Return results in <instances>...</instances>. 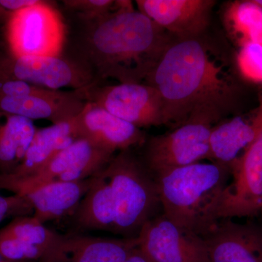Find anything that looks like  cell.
<instances>
[{
  "label": "cell",
  "mask_w": 262,
  "mask_h": 262,
  "mask_svg": "<svg viewBox=\"0 0 262 262\" xmlns=\"http://www.w3.org/2000/svg\"><path fill=\"white\" fill-rule=\"evenodd\" d=\"M74 21L63 55L87 70L93 84L106 79L143 83L176 40L131 1L99 18Z\"/></svg>",
  "instance_id": "obj_1"
},
{
  "label": "cell",
  "mask_w": 262,
  "mask_h": 262,
  "mask_svg": "<svg viewBox=\"0 0 262 262\" xmlns=\"http://www.w3.org/2000/svg\"><path fill=\"white\" fill-rule=\"evenodd\" d=\"M144 82L160 94L164 125L173 127L215 124L239 96L237 84L198 38L174 40Z\"/></svg>",
  "instance_id": "obj_2"
},
{
  "label": "cell",
  "mask_w": 262,
  "mask_h": 262,
  "mask_svg": "<svg viewBox=\"0 0 262 262\" xmlns=\"http://www.w3.org/2000/svg\"><path fill=\"white\" fill-rule=\"evenodd\" d=\"M230 176V169L213 162H201L155 176L163 214L203 237L220 221L219 206Z\"/></svg>",
  "instance_id": "obj_3"
},
{
  "label": "cell",
  "mask_w": 262,
  "mask_h": 262,
  "mask_svg": "<svg viewBox=\"0 0 262 262\" xmlns=\"http://www.w3.org/2000/svg\"><path fill=\"white\" fill-rule=\"evenodd\" d=\"M115 203V232L123 237H137L160 206L152 174L130 150L120 151L104 169Z\"/></svg>",
  "instance_id": "obj_4"
},
{
  "label": "cell",
  "mask_w": 262,
  "mask_h": 262,
  "mask_svg": "<svg viewBox=\"0 0 262 262\" xmlns=\"http://www.w3.org/2000/svg\"><path fill=\"white\" fill-rule=\"evenodd\" d=\"M5 48L17 57L60 56L64 51L67 26L51 3L37 4L10 13L5 21Z\"/></svg>",
  "instance_id": "obj_5"
},
{
  "label": "cell",
  "mask_w": 262,
  "mask_h": 262,
  "mask_svg": "<svg viewBox=\"0 0 262 262\" xmlns=\"http://www.w3.org/2000/svg\"><path fill=\"white\" fill-rule=\"evenodd\" d=\"M114 155L80 138L30 177L19 179L0 174V189L20 195L49 183L87 180L101 173Z\"/></svg>",
  "instance_id": "obj_6"
},
{
  "label": "cell",
  "mask_w": 262,
  "mask_h": 262,
  "mask_svg": "<svg viewBox=\"0 0 262 262\" xmlns=\"http://www.w3.org/2000/svg\"><path fill=\"white\" fill-rule=\"evenodd\" d=\"M256 139L230 167V180L219 206V220L252 217L262 211V93Z\"/></svg>",
  "instance_id": "obj_7"
},
{
  "label": "cell",
  "mask_w": 262,
  "mask_h": 262,
  "mask_svg": "<svg viewBox=\"0 0 262 262\" xmlns=\"http://www.w3.org/2000/svg\"><path fill=\"white\" fill-rule=\"evenodd\" d=\"M77 91L85 102L94 103L139 128L164 125L160 94L145 82L91 84Z\"/></svg>",
  "instance_id": "obj_8"
},
{
  "label": "cell",
  "mask_w": 262,
  "mask_h": 262,
  "mask_svg": "<svg viewBox=\"0 0 262 262\" xmlns=\"http://www.w3.org/2000/svg\"><path fill=\"white\" fill-rule=\"evenodd\" d=\"M214 124L189 121L146 141L144 165L152 174L208 160L210 136Z\"/></svg>",
  "instance_id": "obj_9"
},
{
  "label": "cell",
  "mask_w": 262,
  "mask_h": 262,
  "mask_svg": "<svg viewBox=\"0 0 262 262\" xmlns=\"http://www.w3.org/2000/svg\"><path fill=\"white\" fill-rule=\"evenodd\" d=\"M0 74L53 91H77L94 84L87 70L63 55L17 57L5 48H0Z\"/></svg>",
  "instance_id": "obj_10"
},
{
  "label": "cell",
  "mask_w": 262,
  "mask_h": 262,
  "mask_svg": "<svg viewBox=\"0 0 262 262\" xmlns=\"http://www.w3.org/2000/svg\"><path fill=\"white\" fill-rule=\"evenodd\" d=\"M137 237L139 249L151 262H210L203 237L163 213L148 221Z\"/></svg>",
  "instance_id": "obj_11"
},
{
  "label": "cell",
  "mask_w": 262,
  "mask_h": 262,
  "mask_svg": "<svg viewBox=\"0 0 262 262\" xmlns=\"http://www.w3.org/2000/svg\"><path fill=\"white\" fill-rule=\"evenodd\" d=\"M138 10L177 40L198 39L206 30L213 0H137Z\"/></svg>",
  "instance_id": "obj_12"
},
{
  "label": "cell",
  "mask_w": 262,
  "mask_h": 262,
  "mask_svg": "<svg viewBox=\"0 0 262 262\" xmlns=\"http://www.w3.org/2000/svg\"><path fill=\"white\" fill-rule=\"evenodd\" d=\"M76 134L100 149L115 155L144 145L145 134L93 103L86 102L75 117Z\"/></svg>",
  "instance_id": "obj_13"
},
{
  "label": "cell",
  "mask_w": 262,
  "mask_h": 262,
  "mask_svg": "<svg viewBox=\"0 0 262 262\" xmlns=\"http://www.w3.org/2000/svg\"><path fill=\"white\" fill-rule=\"evenodd\" d=\"M203 238L210 262H262V227L256 225L223 219Z\"/></svg>",
  "instance_id": "obj_14"
},
{
  "label": "cell",
  "mask_w": 262,
  "mask_h": 262,
  "mask_svg": "<svg viewBox=\"0 0 262 262\" xmlns=\"http://www.w3.org/2000/svg\"><path fill=\"white\" fill-rule=\"evenodd\" d=\"M85 101L77 91L46 90L18 98H0V112L26 117L33 121L46 120L52 124L68 121L83 110Z\"/></svg>",
  "instance_id": "obj_15"
},
{
  "label": "cell",
  "mask_w": 262,
  "mask_h": 262,
  "mask_svg": "<svg viewBox=\"0 0 262 262\" xmlns=\"http://www.w3.org/2000/svg\"><path fill=\"white\" fill-rule=\"evenodd\" d=\"M96 177L75 182H53L22 193L34 210L33 216L46 224L75 214Z\"/></svg>",
  "instance_id": "obj_16"
},
{
  "label": "cell",
  "mask_w": 262,
  "mask_h": 262,
  "mask_svg": "<svg viewBox=\"0 0 262 262\" xmlns=\"http://www.w3.org/2000/svg\"><path fill=\"white\" fill-rule=\"evenodd\" d=\"M138 247V237L64 235L50 262H125Z\"/></svg>",
  "instance_id": "obj_17"
},
{
  "label": "cell",
  "mask_w": 262,
  "mask_h": 262,
  "mask_svg": "<svg viewBox=\"0 0 262 262\" xmlns=\"http://www.w3.org/2000/svg\"><path fill=\"white\" fill-rule=\"evenodd\" d=\"M255 114L251 120L236 116L215 125L210 136L208 160L230 169L256 139L258 119Z\"/></svg>",
  "instance_id": "obj_18"
},
{
  "label": "cell",
  "mask_w": 262,
  "mask_h": 262,
  "mask_svg": "<svg viewBox=\"0 0 262 262\" xmlns=\"http://www.w3.org/2000/svg\"><path fill=\"white\" fill-rule=\"evenodd\" d=\"M75 119L37 129L23 162L14 173L8 176L19 179L30 177L77 140Z\"/></svg>",
  "instance_id": "obj_19"
},
{
  "label": "cell",
  "mask_w": 262,
  "mask_h": 262,
  "mask_svg": "<svg viewBox=\"0 0 262 262\" xmlns=\"http://www.w3.org/2000/svg\"><path fill=\"white\" fill-rule=\"evenodd\" d=\"M104 169L96 176L73 216L80 228L114 233L116 213L111 186Z\"/></svg>",
  "instance_id": "obj_20"
},
{
  "label": "cell",
  "mask_w": 262,
  "mask_h": 262,
  "mask_svg": "<svg viewBox=\"0 0 262 262\" xmlns=\"http://www.w3.org/2000/svg\"><path fill=\"white\" fill-rule=\"evenodd\" d=\"M37 128L32 120L0 112V174L14 173L25 158Z\"/></svg>",
  "instance_id": "obj_21"
},
{
  "label": "cell",
  "mask_w": 262,
  "mask_h": 262,
  "mask_svg": "<svg viewBox=\"0 0 262 262\" xmlns=\"http://www.w3.org/2000/svg\"><path fill=\"white\" fill-rule=\"evenodd\" d=\"M224 20L229 35L238 48L251 43H262V7L256 0L229 3Z\"/></svg>",
  "instance_id": "obj_22"
},
{
  "label": "cell",
  "mask_w": 262,
  "mask_h": 262,
  "mask_svg": "<svg viewBox=\"0 0 262 262\" xmlns=\"http://www.w3.org/2000/svg\"><path fill=\"white\" fill-rule=\"evenodd\" d=\"M0 237L18 239L41 248L49 254V262L61 246L64 235L48 229L33 215H23L13 219L0 229Z\"/></svg>",
  "instance_id": "obj_23"
},
{
  "label": "cell",
  "mask_w": 262,
  "mask_h": 262,
  "mask_svg": "<svg viewBox=\"0 0 262 262\" xmlns=\"http://www.w3.org/2000/svg\"><path fill=\"white\" fill-rule=\"evenodd\" d=\"M0 254L9 262H48L50 258L41 248L13 237H0Z\"/></svg>",
  "instance_id": "obj_24"
},
{
  "label": "cell",
  "mask_w": 262,
  "mask_h": 262,
  "mask_svg": "<svg viewBox=\"0 0 262 262\" xmlns=\"http://www.w3.org/2000/svg\"><path fill=\"white\" fill-rule=\"evenodd\" d=\"M124 0H64V9L75 18L92 20L115 11L123 4Z\"/></svg>",
  "instance_id": "obj_25"
},
{
  "label": "cell",
  "mask_w": 262,
  "mask_h": 262,
  "mask_svg": "<svg viewBox=\"0 0 262 262\" xmlns=\"http://www.w3.org/2000/svg\"><path fill=\"white\" fill-rule=\"evenodd\" d=\"M236 63L244 80L262 85V43H251L239 48Z\"/></svg>",
  "instance_id": "obj_26"
},
{
  "label": "cell",
  "mask_w": 262,
  "mask_h": 262,
  "mask_svg": "<svg viewBox=\"0 0 262 262\" xmlns=\"http://www.w3.org/2000/svg\"><path fill=\"white\" fill-rule=\"evenodd\" d=\"M34 213L27 198L23 196L13 194L5 196L0 194V224L10 217L23 216Z\"/></svg>",
  "instance_id": "obj_27"
},
{
  "label": "cell",
  "mask_w": 262,
  "mask_h": 262,
  "mask_svg": "<svg viewBox=\"0 0 262 262\" xmlns=\"http://www.w3.org/2000/svg\"><path fill=\"white\" fill-rule=\"evenodd\" d=\"M39 0H0V5L8 13L29 8L37 4Z\"/></svg>",
  "instance_id": "obj_28"
},
{
  "label": "cell",
  "mask_w": 262,
  "mask_h": 262,
  "mask_svg": "<svg viewBox=\"0 0 262 262\" xmlns=\"http://www.w3.org/2000/svg\"><path fill=\"white\" fill-rule=\"evenodd\" d=\"M125 262H151L149 261V258L146 257L145 255L144 254L139 248L138 247L133 251L130 256L127 258Z\"/></svg>",
  "instance_id": "obj_29"
},
{
  "label": "cell",
  "mask_w": 262,
  "mask_h": 262,
  "mask_svg": "<svg viewBox=\"0 0 262 262\" xmlns=\"http://www.w3.org/2000/svg\"><path fill=\"white\" fill-rule=\"evenodd\" d=\"M10 13H8L0 5V23L4 24Z\"/></svg>",
  "instance_id": "obj_30"
},
{
  "label": "cell",
  "mask_w": 262,
  "mask_h": 262,
  "mask_svg": "<svg viewBox=\"0 0 262 262\" xmlns=\"http://www.w3.org/2000/svg\"><path fill=\"white\" fill-rule=\"evenodd\" d=\"M0 262H9V261H6V260H5V258H3V256H1V254H0Z\"/></svg>",
  "instance_id": "obj_31"
},
{
  "label": "cell",
  "mask_w": 262,
  "mask_h": 262,
  "mask_svg": "<svg viewBox=\"0 0 262 262\" xmlns=\"http://www.w3.org/2000/svg\"><path fill=\"white\" fill-rule=\"evenodd\" d=\"M256 2L262 7V0H256Z\"/></svg>",
  "instance_id": "obj_32"
},
{
  "label": "cell",
  "mask_w": 262,
  "mask_h": 262,
  "mask_svg": "<svg viewBox=\"0 0 262 262\" xmlns=\"http://www.w3.org/2000/svg\"><path fill=\"white\" fill-rule=\"evenodd\" d=\"M1 24H1V23H0V25H1Z\"/></svg>",
  "instance_id": "obj_33"
},
{
  "label": "cell",
  "mask_w": 262,
  "mask_h": 262,
  "mask_svg": "<svg viewBox=\"0 0 262 262\" xmlns=\"http://www.w3.org/2000/svg\"><path fill=\"white\" fill-rule=\"evenodd\" d=\"M261 213H262V211H261Z\"/></svg>",
  "instance_id": "obj_34"
}]
</instances>
